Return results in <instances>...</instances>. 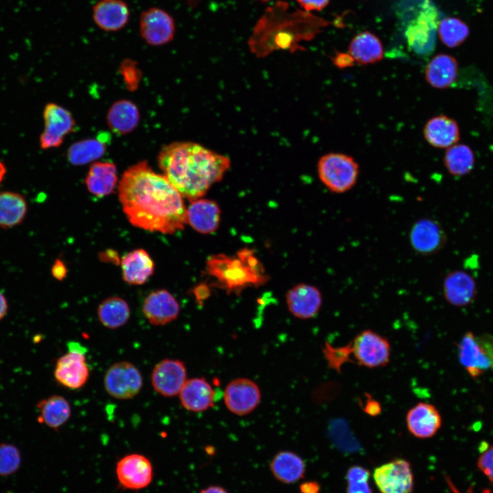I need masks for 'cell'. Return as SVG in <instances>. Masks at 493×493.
<instances>
[{"instance_id":"obj_12","label":"cell","mask_w":493,"mask_h":493,"mask_svg":"<svg viewBox=\"0 0 493 493\" xmlns=\"http://www.w3.org/2000/svg\"><path fill=\"white\" fill-rule=\"evenodd\" d=\"M43 118L45 128L39 139L40 146L43 149L60 147L75 125L71 112L54 103L45 105Z\"/></svg>"},{"instance_id":"obj_17","label":"cell","mask_w":493,"mask_h":493,"mask_svg":"<svg viewBox=\"0 0 493 493\" xmlns=\"http://www.w3.org/2000/svg\"><path fill=\"white\" fill-rule=\"evenodd\" d=\"M261 401V391L252 380L238 378L230 381L224 392V401L232 413L243 416L253 412Z\"/></svg>"},{"instance_id":"obj_40","label":"cell","mask_w":493,"mask_h":493,"mask_svg":"<svg viewBox=\"0 0 493 493\" xmlns=\"http://www.w3.org/2000/svg\"><path fill=\"white\" fill-rule=\"evenodd\" d=\"M325 357L329 366L333 369L340 370V366L346 362H350V344L340 348H333L329 344H326L323 349Z\"/></svg>"},{"instance_id":"obj_16","label":"cell","mask_w":493,"mask_h":493,"mask_svg":"<svg viewBox=\"0 0 493 493\" xmlns=\"http://www.w3.org/2000/svg\"><path fill=\"white\" fill-rule=\"evenodd\" d=\"M186 381V366L179 359L162 360L154 366L151 375L153 389L166 397L179 394Z\"/></svg>"},{"instance_id":"obj_49","label":"cell","mask_w":493,"mask_h":493,"mask_svg":"<svg viewBox=\"0 0 493 493\" xmlns=\"http://www.w3.org/2000/svg\"><path fill=\"white\" fill-rule=\"evenodd\" d=\"M6 173V168L4 164L0 161V184Z\"/></svg>"},{"instance_id":"obj_26","label":"cell","mask_w":493,"mask_h":493,"mask_svg":"<svg viewBox=\"0 0 493 493\" xmlns=\"http://www.w3.org/2000/svg\"><path fill=\"white\" fill-rule=\"evenodd\" d=\"M186 211L187 223L196 231L202 233H210L217 229L220 218V210L216 202L198 199L192 201Z\"/></svg>"},{"instance_id":"obj_42","label":"cell","mask_w":493,"mask_h":493,"mask_svg":"<svg viewBox=\"0 0 493 493\" xmlns=\"http://www.w3.org/2000/svg\"><path fill=\"white\" fill-rule=\"evenodd\" d=\"M366 399L364 405L362 406L364 412L371 416H376L381 412V407L379 403L373 399L369 394H366Z\"/></svg>"},{"instance_id":"obj_44","label":"cell","mask_w":493,"mask_h":493,"mask_svg":"<svg viewBox=\"0 0 493 493\" xmlns=\"http://www.w3.org/2000/svg\"><path fill=\"white\" fill-rule=\"evenodd\" d=\"M354 59L349 53H339L333 58V62L339 68H345L353 66Z\"/></svg>"},{"instance_id":"obj_13","label":"cell","mask_w":493,"mask_h":493,"mask_svg":"<svg viewBox=\"0 0 493 493\" xmlns=\"http://www.w3.org/2000/svg\"><path fill=\"white\" fill-rule=\"evenodd\" d=\"M116 475L123 488L138 490L151 483L153 469L151 461L147 457L138 453H131L118 461Z\"/></svg>"},{"instance_id":"obj_4","label":"cell","mask_w":493,"mask_h":493,"mask_svg":"<svg viewBox=\"0 0 493 493\" xmlns=\"http://www.w3.org/2000/svg\"><path fill=\"white\" fill-rule=\"evenodd\" d=\"M396 16L408 49L418 55H431L441 21L433 1H403L397 6Z\"/></svg>"},{"instance_id":"obj_35","label":"cell","mask_w":493,"mask_h":493,"mask_svg":"<svg viewBox=\"0 0 493 493\" xmlns=\"http://www.w3.org/2000/svg\"><path fill=\"white\" fill-rule=\"evenodd\" d=\"M27 210L25 198L18 193H0V227H12L20 224Z\"/></svg>"},{"instance_id":"obj_20","label":"cell","mask_w":493,"mask_h":493,"mask_svg":"<svg viewBox=\"0 0 493 493\" xmlns=\"http://www.w3.org/2000/svg\"><path fill=\"white\" fill-rule=\"evenodd\" d=\"M443 294L446 301L455 307L469 305L476 298L477 286L469 273L462 270L448 273L443 281Z\"/></svg>"},{"instance_id":"obj_22","label":"cell","mask_w":493,"mask_h":493,"mask_svg":"<svg viewBox=\"0 0 493 493\" xmlns=\"http://www.w3.org/2000/svg\"><path fill=\"white\" fill-rule=\"evenodd\" d=\"M406 425L414 437L427 439L433 437L440 429L442 418L434 405L420 402L407 412Z\"/></svg>"},{"instance_id":"obj_30","label":"cell","mask_w":493,"mask_h":493,"mask_svg":"<svg viewBox=\"0 0 493 493\" xmlns=\"http://www.w3.org/2000/svg\"><path fill=\"white\" fill-rule=\"evenodd\" d=\"M349 53L361 64L377 62L383 57V48L380 40L374 34L365 31L355 36L349 46Z\"/></svg>"},{"instance_id":"obj_11","label":"cell","mask_w":493,"mask_h":493,"mask_svg":"<svg viewBox=\"0 0 493 493\" xmlns=\"http://www.w3.org/2000/svg\"><path fill=\"white\" fill-rule=\"evenodd\" d=\"M373 479L381 493H412L414 488L411 466L402 459H394L377 467Z\"/></svg>"},{"instance_id":"obj_15","label":"cell","mask_w":493,"mask_h":493,"mask_svg":"<svg viewBox=\"0 0 493 493\" xmlns=\"http://www.w3.org/2000/svg\"><path fill=\"white\" fill-rule=\"evenodd\" d=\"M412 248L423 255H430L440 251L447 241L442 226L435 220L420 218L411 227L409 234Z\"/></svg>"},{"instance_id":"obj_2","label":"cell","mask_w":493,"mask_h":493,"mask_svg":"<svg viewBox=\"0 0 493 493\" xmlns=\"http://www.w3.org/2000/svg\"><path fill=\"white\" fill-rule=\"evenodd\" d=\"M159 167L182 197L194 201L205 194L229 168V159L192 142L165 145L158 155Z\"/></svg>"},{"instance_id":"obj_14","label":"cell","mask_w":493,"mask_h":493,"mask_svg":"<svg viewBox=\"0 0 493 493\" xmlns=\"http://www.w3.org/2000/svg\"><path fill=\"white\" fill-rule=\"evenodd\" d=\"M255 261L254 258H251L246 266L240 260L218 255L209 261L208 266L212 275L229 287H236L258 282V276L261 275L255 273V265L257 264Z\"/></svg>"},{"instance_id":"obj_41","label":"cell","mask_w":493,"mask_h":493,"mask_svg":"<svg viewBox=\"0 0 493 493\" xmlns=\"http://www.w3.org/2000/svg\"><path fill=\"white\" fill-rule=\"evenodd\" d=\"M479 470L493 483V446L484 450L477 462Z\"/></svg>"},{"instance_id":"obj_50","label":"cell","mask_w":493,"mask_h":493,"mask_svg":"<svg viewBox=\"0 0 493 493\" xmlns=\"http://www.w3.org/2000/svg\"><path fill=\"white\" fill-rule=\"evenodd\" d=\"M448 484L451 485V488L452 490H453L454 493H459V492L455 488V487L451 484V481H450L448 480Z\"/></svg>"},{"instance_id":"obj_7","label":"cell","mask_w":493,"mask_h":493,"mask_svg":"<svg viewBox=\"0 0 493 493\" xmlns=\"http://www.w3.org/2000/svg\"><path fill=\"white\" fill-rule=\"evenodd\" d=\"M86 352L87 349L77 342L68 344V352L59 357L55 364L54 377L59 383L73 390L86 383L90 375Z\"/></svg>"},{"instance_id":"obj_10","label":"cell","mask_w":493,"mask_h":493,"mask_svg":"<svg viewBox=\"0 0 493 493\" xmlns=\"http://www.w3.org/2000/svg\"><path fill=\"white\" fill-rule=\"evenodd\" d=\"M175 29L173 16L161 8H149L140 15V34L150 45L160 46L170 42L174 38Z\"/></svg>"},{"instance_id":"obj_21","label":"cell","mask_w":493,"mask_h":493,"mask_svg":"<svg viewBox=\"0 0 493 493\" xmlns=\"http://www.w3.org/2000/svg\"><path fill=\"white\" fill-rule=\"evenodd\" d=\"M95 25L105 31H118L128 23L130 10L124 0H99L92 7Z\"/></svg>"},{"instance_id":"obj_8","label":"cell","mask_w":493,"mask_h":493,"mask_svg":"<svg viewBox=\"0 0 493 493\" xmlns=\"http://www.w3.org/2000/svg\"><path fill=\"white\" fill-rule=\"evenodd\" d=\"M349 344L353 358L362 366L375 368L385 366L390 362L389 341L370 329L360 332Z\"/></svg>"},{"instance_id":"obj_27","label":"cell","mask_w":493,"mask_h":493,"mask_svg":"<svg viewBox=\"0 0 493 493\" xmlns=\"http://www.w3.org/2000/svg\"><path fill=\"white\" fill-rule=\"evenodd\" d=\"M121 264L124 281L131 285L144 283L154 272V262L143 249H137L125 254Z\"/></svg>"},{"instance_id":"obj_39","label":"cell","mask_w":493,"mask_h":493,"mask_svg":"<svg viewBox=\"0 0 493 493\" xmlns=\"http://www.w3.org/2000/svg\"><path fill=\"white\" fill-rule=\"evenodd\" d=\"M370 472L361 466L350 467L346 473V493H372L369 485Z\"/></svg>"},{"instance_id":"obj_45","label":"cell","mask_w":493,"mask_h":493,"mask_svg":"<svg viewBox=\"0 0 493 493\" xmlns=\"http://www.w3.org/2000/svg\"><path fill=\"white\" fill-rule=\"evenodd\" d=\"M51 273L53 276L58 280H62L67 274V268L64 262L57 259L51 268Z\"/></svg>"},{"instance_id":"obj_47","label":"cell","mask_w":493,"mask_h":493,"mask_svg":"<svg viewBox=\"0 0 493 493\" xmlns=\"http://www.w3.org/2000/svg\"><path fill=\"white\" fill-rule=\"evenodd\" d=\"M8 305L4 295L0 292V320L5 316Z\"/></svg>"},{"instance_id":"obj_1","label":"cell","mask_w":493,"mask_h":493,"mask_svg":"<svg viewBox=\"0 0 493 493\" xmlns=\"http://www.w3.org/2000/svg\"><path fill=\"white\" fill-rule=\"evenodd\" d=\"M118 194L130 223L152 232L173 233L187 223L183 197L164 175L154 172L146 161L122 175Z\"/></svg>"},{"instance_id":"obj_19","label":"cell","mask_w":493,"mask_h":493,"mask_svg":"<svg viewBox=\"0 0 493 493\" xmlns=\"http://www.w3.org/2000/svg\"><path fill=\"white\" fill-rule=\"evenodd\" d=\"M286 300L293 316L301 319H309L318 313L323 303V295L317 287L299 283L287 292Z\"/></svg>"},{"instance_id":"obj_34","label":"cell","mask_w":493,"mask_h":493,"mask_svg":"<svg viewBox=\"0 0 493 493\" xmlns=\"http://www.w3.org/2000/svg\"><path fill=\"white\" fill-rule=\"evenodd\" d=\"M97 316L104 327L111 329H117L128 321L130 316L129 306L119 296L108 297L99 304Z\"/></svg>"},{"instance_id":"obj_33","label":"cell","mask_w":493,"mask_h":493,"mask_svg":"<svg viewBox=\"0 0 493 493\" xmlns=\"http://www.w3.org/2000/svg\"><path fill=\"white\" fill-rule=\"evenodd\" d=\"M443 162L449 174L460 177L468 174L473 169L475 157L472 149L468 145L456 143L446 149Z\"/></svg>"},{"instance_id":"obj_28","label":"cell","mask_w":493,"mask_h":493,"mask_svg":"<svg viewBox=\"0 0 493 493\" xmlns=\"http://www.w3.org/2000/svg\"><path fill=\"white\" fill-rule=\"evenodd\" d=\"M118 181L116 165L109 161L92 164L86 175L85 183L88 190L97 197H103L114 192Z\"/></svg>"},{"instance_id":"obj_46","label":"cell","mask_w":493,"mask_h":493,"mask_svg":"<svg viewBox=\"0 0 493 493\" xmlns=\"http://www.w3.org/2000/svg\"><path fill=\"white\" fill-rule=\"evenodd\" d=\"M299 490L300 493H319L320 486L316 481H308L301 483Z\"/></svg>"},{"instance_id":"obj_18","label":"cell","mask_w":493,"mask_h":493,"mask_svg":"<svg viewBox=\"0 0 493 493\" xmlns=\"http://www.w3.org/2000/svg\"><path fill=\"white\" fill-rule=\"evenodd\" d=\"M180 311L177 300L168 290L150 292L144 300L142 313L153 325H164L175 320Z\"/></svg>"},{"instance_id":"obj_24","label":"cell","mask_w":493,"mask_h":493,"mask_svg":"<svg viewBox=\"0 0 493 493\" xmlns=\"http://www.w3.org/2000/svg\"><path fill=\"white\" fill-rule=\"evenodd\" d=\"M459 73V64L452 55L440 53L432 58L425 69L427 82L433 88L446 89L456 81Z\"/></svg>"},{"instance_id":"obj_25","label":"cell","mask_w":493,"mask_h":493,"mask_svg":"<svg viewBox=\"0 0 493 493\" xmlns=\"http://www.w3.org/2000/svg\"><path fill=\"white\" fill-rule=\"evenodd\" d=\"M179 396L182 406L190 412H203L214 405V392L204 378L187 379Z\"/></svg>"},{"instance_id":"obj_43","label":"cell","mask_w":493,"mask_h":493,"mask_svg":"<svg viewBox=\"0 0 493 493\" xmlns=\"http://www.w3.org/2000/svg\"><path fill=\"white\" fill-rule=\"evenodd\" d=\"M305 12L320 11L325 8L330 0H296Z\"/></svg>"},{"instance_id":"obj_29","label":"cell","mask_w":493,"mask_h":493,"mask_svg":"<svg viewBox=\"0 0 493 493\" xmlns=\"http://www.w3.org/2000/svg\"><path fill=\"white\" fill-rule=\"evenodd\" d=\"M270 470L280 482L291 484L301 480L305 472V464L297 454L282 451L277 453L270 463Z\"/></svg>"},{"instance_id":"obj_9","label":"cell","mask_w":493,"mask_h":493,"mask_svg":"<svg viewBox=\"0 0 493 493\" xmlns=\"http://www.w3.org/2000/svg\"><path fill=\"white\" fill-rule=\"evenodd\" d=\"M143 380L138 368L128 362L114 363L104 376V387L109 395L116 399H129L136 396Z\"/></svg>"},{"instance_id":"obj_38","label":"cell","mask_w":493,"mask_h":493,"mask_svg":"<svg viewBox=\"0 0 493 493\" xmlns=\"http://www.w3.org/2000/svg\"><path fill=\"white\" fill-rule=\"evenodd\" d=\"M22 463L19 449L12 444H0V476L8 477L16 472Z\"/></svg>"},{"instance_id":"obj_37","label":"cell","mask_w":493,"mask_h":493,"mask_svg":"<svg viewBox=\"0 0 493 493\" xmlns=\"http://www.w3.org/2000/svg\"><path fill=\"white\" fill-rule=\"evenodd\" d=\"M438 33L442 42L448 47L462 44L469 34L467 25L456 18H445L440 21Z\"/></svg>"},{"instance_id":"obj_31","label":"cell","mask_w":493,"mask_h":493,"mask_svg":"<svg viewBox=\"0 0 493 493\" xmlns=\"http://www.w3.org/2000/svg\"><path fill=\"white\" fill-rule=\"evenodd\" d=\"M139 119L140 114L137 106L125 99L115 102L107 114L109 127L118 134H125L133 131Z\"/></svg>"},{"instance_id":"obj_6","label":"cell","mask_w":493,"mask_h":493,"mask_svg":"<svg viewBox=\"0 0 493 493\" xmlns=\"http://www.w3.org/2000/svg\"><path fill=\"white\" fill-rule=\"evenodd\" d=\"M459 361L473 378L493 368V338L467 332L458 344Z\"/></svg>"},{"instance_id":"obj_32","label":"cell","mask_w":493,"mask_h":493,"mask_svg":"<svg viewBox=\"0 0 493 493\" xmlns=\"http://www.w3.org/2000/svg\"><path fill=\"white\" fill-rule=\"evenodd\" d=\"M38 420L47 427L57 429L70 418L71 408L68 401L62 396L52 395L39 401Z\"/></svg>"},{"instance_id":"obj_23","label":"cell","mask_w":493,"mask_h":493,"mask_svg":"<svg viewBox=\"0 0 493 493\" xmlns=\"http://www.w3.org/2000/svg\"><path fill=\"white\" fill-rule=\"evenodd\" d=\"M423 136L432 147L447 149L458 143L460 131L455 119L446 115H438L427 121L423 128Z\"/></svg>"},{"instance_id":"obj_36","label":"cell","mask_w":493,"mask_h":493,"mask_svg":"<svg viewBox=\"0 0 493 493\" xmlns=\"http://www.w3.org/2000/svg\"><path fill=\"white\" fill-rule=\"evenodd\" d=\"M104 141L87 139L72 144L67 152L68 161L74 165H84L101 157L105 151Z\"/></svg>"},{"instance_id":"obj_3","label":"cell","mask_w":493,"mask_h":493,"mask_svg":"<svg viewBox=\"0 0 493 493\" xmlns=\"http://www.w3.org/2000/svg\"><path fill=\"white\" fill-rule=\"evenodd\" d=\"M322 26L323 21L308 12L290 10L287 1H278L265 9L247 43L257 58L277 50L293 53L303 49L300 42L312 39Z\"/></svg>"},{"instance_id":"obj_5","label":"cell","mask_w":493,"mask_h":493,"mask_svg":"<svg viewBox=\"0 0 493 493\" xmlns=\"http://www.w3.org/2000/svg\"><path fill=\"white\" fill-rule=\"evenodd\" d=\"M318 175L321 182L335 194L351 190L357 181L359 168L355 159L340 153L323 155L318 162Z\"/></svg>"},{"instance_id":"obj_48","label":"cell","mask_w":493,"mask_h":493,"mask_svg":"<svg viewBox=\"0 0 493 493\" xmlns=\"http://www.w3.org/2000/svg\"><path fill=\"white\" fill-rule=\"evenodd\" d=\"M199 493H229L225 489L218 485H212L202 489Z\"/></svg>"},{"instance_id":"obj_51","label":"cell","mask_w":493,"mask_h":493,"mask_svg":"<svg viewBox=\"0 0 493 493\" xmlns=\"http://www.w3.org/2000/svg\"><path fill=\"white\" fill-rule=\"evenodd\" d=\"M259 1H271V0H259Z\"/></svg>"}]
</instances>
